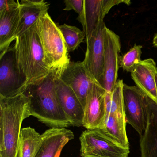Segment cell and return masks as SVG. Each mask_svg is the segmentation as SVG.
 <instances>
[{"mask_svg":"<svg viewBox=\"0 0 157 157\" xmlns=\"http://www.w3.org/2000/svg\"><path fill=\"white\" fill-rule=\"evenodd\" d=\"M63 71H51L44 79L28 86L24 92L30 101L29 116L36 117L51 128L71 126L59 104L56 90V81Z\"/></svg>","mask_w":157,"mask_h":157,"instance_id":"6da1fadb","label":"cell"},{"mask_svg":"<svg viewBox=\"0 0 157 157\" xmlns=\"http://www.w3.org/2000/svg\"><path fill=\"white\" fill-rule=\"evenodd\" d=\"M30 101L24 93L0 95V157H17L21 126L29 117Z\"/></svg>","mask_w":157,"mask_h":157,"instance_id":"7a4b0ae2","label":"cell"},{"mask_svg":"<svg viewBox=\"0 0 157 157\" xmlns=\"http://www.w3.org/2000/svg\"><path fill=\"white\" fill-rule=\"evenodd\" d=\"M13 46L17 65L27 88L48 76L52 70L45 63L36 24L16 38Z\"/></svg>","mask_w":157,"mask_h":157,"instance_id":"3957f363","label":"cell"},{"mask_svg":"<svg viewBox=\"0 0 157 157\" xmlns=\"http://www.w3.org/2000/svg\"><path fill=\"white\" fill-rule=\"evenodd\" d=\"M36 25L46 65L52 71L63 70L70 60L58 26L52 20L48 12L42 15Z\"/></svg>","mask_w":157,"mask_h":157,"instance_id":"277c9868","label":"cell"},{"mask_svg":"<svg viewBox=\"0 0 157 157\" xmlns=\"http://www.w3.org/2000/svg\"><path fill=\"white\" fill-rule=\"evenodd\" d=\"M79 140L82 157H128L129 148L119 146L102 129H86Z\"/></svg>","mask_w":157,"mask_h":157,"instance_id":"5b68a950","label":"cell"},{"mask_svg":"<svg viewBox=\"0 0 157 157\" xmlns=\"http://www.w3.org/2000/svg\"><path fill=\"white\" fill-rule=\"evenodd\" d=\"M27 89L25 78L16 62L13 45L0 53V95L13 97Z\"/></svg>","mask_w":157,"mask_h":157,"instance_id":"8992f818","label":"cell"},{"mask_svg":"<svg viewBox=\"0 0 157 157\" xmlns=\"http://www.w3.org/2000/svg\"><path fill=\"white\" fill-rule=\"evenodd\" d=\"M123 93L126 122L139 135H142L147 125L149 98L136 86L125 83L123 85Z\"/></svg>","mask_w":157,"mask_h":157,"instance_id":"52a82bcc","label":"cell"},{"mask_svg":"<svg viewBox=\"0 0 157 157\" xmlns=\"http://www.w3.org/2000/svg\"><path fill=\"white\" fill-rule=\"evenodd\" d=\"M105 26L104 21L88 39L87 50L83 62L87 72L95 82L102 86L104 63Z\"/></svg>","mask_w":157,"mask_h":157,"instance_id":"ba28073f","label":"cell"},{"mask_svg":"<svg viewBox=\"0 0 157 157\" xmlns=\"http://www.w3.org/2000/svg\"><path fill=\"white\" fill-rule=\"evenodd\" d=\"M120 37L106 27L104 43V63L102 87L112 93L117 81L121 51Z\"/></svg>","mask_w":157,"mask_h":157,"instance_id":"9c48e42d","label":"cell"},{"mask_svg":"<svg viewBox=\"0 0 157 157\" xmlns=\"http://www.w3.org/2000/svg\"><path fill=\"white\" fill-rule=\"evenodd\" d=\"M124 3L129 5L130 1L120 0H84V8L77 20L81 24L88 39L92 34L105 17L114 6Z\"/></svg>","mask_w":157,"mask_h":157,"instance_id":"30bf717a","label":"cell"},{"mask_svg":"<svg viewBox=\"0 0 157 157\" xmlns=\"http://www.w3.org/2000/svg\"><path fill=\"white\" fill-rule=\"evenodd\" d=\"M105 89L94 82L84 108L83 126L86 129H103L106 116Z\"/></svg>","mask_w":157,"mask_h":157,"instance_id":"8fae6325","label":"cell"},{"mask_svg":"<svg viewBox=\"0 0 157 157\" xmlns=\"http://www.w3.org/2000/svg\"><path fill=\"white\" fill-rule=\"evenodd\" d=\"M60 78L73 90L84 109L88 94L96 82L87 72L83 61H70L63 70Z\"/></svg>","mask_w":157,"mask_h":157,"instance_id":"7c38bea8","label":"cell"},{"mask_svg":"<svg viewBox=\"0 0 157 157\" xmlns=\"http://www.w3.org/2000/svg\"><path fill=\"white\" fill-rule=\"evenodd\" d=\"M59 77L56 88L59 104L72 126H83L84 109L73 90Z\"/></svg>","mask_w":157,"mask_h":157,"instance_id":"4fadbf2b","label":"cell"},{"mask_svg":"<svg viewBox=\"0 0 157 157\" xmlns=\"http://www.w3.org/2000/svg\"><path fill=\"white\" fill-rule=\"evenodd\" d=\"M157 74V67L151 58L141 60L136 65L131 72L132 79L136 86L147 97L157 105V91L155 76Z\"/></svg>","mask_w":157,"mask_h":157,"instance_id":"5bb4252c","label":"cell"},{"mask_svg":"<svg viewBox=\"0 0 157 157\" xmlns=\"http://www.w3.org/2000/svg\"><path fill=\"white\" fill-rule=\"evenodd\" d=\"M42 135V143L35 157H56L74 138V133L67 128H50Z\"/></svg>","mask_w":157,"mask_h":157,"instance_id":"9a60e30c","label":"cell"},{"mask_svg":"<svg viewBox=\"0 0 157 157\" xmlns=\"http://www.w3.org/2000/svg\"><path fill=\"white\" fill-rule=\"evenodd\" d=\"M141 157H157V105L148 98L147 122L140 135Z\"/></svg>","mask_w":157,"mask_h":157,"instance_id":"2e32d148","label":"cell"},{"mask_svg":"<svg viewBox=\"0 0 157 157\" xmlns=\"http://www.w3.org/2000/svg\"><path fill=\"white\" fill-rule=\"evenodd\" d=\"M49 4L44 0H22L20 1V20L16 38L35 24L44 13L48 12Z\"/></svg>","mask_w":157,"mask_h":157,"instance_id":"e0dca14e","label":"cell"},{"mask_svg":"<svg viewBox=\"0 0 157 157\" xmlns=\"http://www.w3.org/2000/svg\"><path fill=\"white\" fill-rule=\"evenodd\" d=\"M19 20L20 4L0 12V53L8 49L16 39Z\"/></svg>","mask_w":157,"mask_h":157,"instance_id":"ac0fdd59","label":"cell"},{"mask_svg":"<svg viewBox=\"0 0 157 157\" xmlns=\"http://www.w3.org/2000/svg\"><path fill=\"white\" fill-rule=\"evenodd\" d=\"M125 116L110 114L105 120L102 129L104 133L117 144L129 148V142L126 131Z\"/></svg>","mask_w":157,"mask_h":157,"instance_id":"d6986e66","label":"cell"},{"mask_svg":"<svg viewBox=\"0 0 157 157\" xmlns=\"http://www.w3.org/2000/svg\"><path fill=\"white\" fill-rule=\"evenodd\" d=\"M42 134L28 127L22 128L17 157H35L42 142Z\"/></svg>","mask_w":157,"mask_h":157,"instance_id":"ffe728a7","label":"cell"},{"mask_svg":"<svg viewBox=\"0 0 157 157\" xmlns=\"http://www.w3.org/2000/svg\"><path fill=\"white\" fill-rule=\"evenodd\" d=\"M124 83L123 80H118L112 93L106 91L105 94L106 119L110 114L125 116L123 93Z\"/></svg>","mask_w":157,"mask_h":157,"instance_id":"44dd1931","label":"cell"},{"mask_svg":"<svg viewBox=\"0 0 157 157\" xmlns=\"http://www.w3.org/2000/svg\"><path fill=\"white\" fill-rule=\"evenodd\" d=\"M58 27L63 36L68 52L77 49L86 38L83 31L76 26L64 24L58 25Z\"/></svg>","mask_w":157,"mask_h":157,"instance_id":"7402d4cb","label":"cell"},{"mask_svg":"<svg viewBox=\"0 0 157 157\" xmlns=\"http://www.w3.org/2000/svg\"><path fill=\"white\" fill-rule=\"evenodd\" d=\"M142 48V46L135 44L129 51L120 58L119 66L123 70L131 73L136 65L141 61Z\"/></svg>","mask_w":157,"mask_h":157,"instance_id":"603a6c76","label":"cell"},{"mask_svg":"<svg viewBox=\"0 0 157 157\" xmlns=\"http://www.w3.org/2000/svg\"><path fill=\"white\" fill-rule=\"evenodd\" d=\"M64 2L65 5L64 10L69 11L73 10L78 16L82 14L84 8V0H66Z\"/></svg>","mask_w":157,"mask_h":157,"instance_id":"cb8c5ba5","label":"cell"},{"mask_svg":"<svg viewBox=\"0 0 157 157\" xmlns=\"http://www.w3.org/2000/svg\"><path fill=\"white\" fill-rule=\"evenodd\" d=\"M19 1L14 0H0V12L7 9H11L19 6Z\"/></svg>","mask_w":157,"mask_h":157,"instance_id":"d4e9b609","label":"cell"},{"mask_svg":"<svg viewBox=\"0 0 157 157\" xmlns=\"http://www.w3.org/2000/svg\"><path fill=\"white\" fill-rule=\"evenodd\" d=\"M153 45L154 46L157 47V33L156 34L155 36H154V37L153 39Z\"/></svg>","mask_w":157,"mask_h":157,"instance_id":"484cf974","label":"cell"},{"mask_svg":"<svg viewBox=\"0 0 157 157\" xmlns=\"http://www.w3.org/2000/svg\"><path fill=\"white\" fill-rule=\"evenodd\" d=\"M155 82H156V88H157V74H156V76H155Z\"/></svg>","mask_w":157,"mask_h":157,"instance_id":"4316f807","label":"cell"},{"mask_svg":"<svg viewBox=\"0 0 157 157\" xmlns=\"http://www.w3.org/2000/svg\"><path fill=\"white\" fill-rule=\"evenodd\" d=\"M61 151H59L58 153V154H57L56 157H60V154H61Z\"/></svg>","mask_w":157,"mask_h":157,"instance_id":"83f0119b","label":"cell"}]
</instances>
